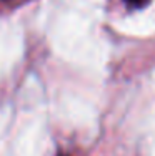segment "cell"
I'll return each instance as SVG.
<instances>
[{"mask_svg": "<svg viewBox=\"0 0 155 156\" xmlns=\"http://www.w3.org/2000/svg\"><path fill=\"white\" fill-rule=\"evenodd\" d=\"M124 2L128 7H132V9H142V7H145L149 3V0H124Z\"/></svg>", "mask_w": 155, "mask_h": 156, "instance_id": "obj_1", "label": "cell"}, {"mask_svg": "<svg viewBox=\"0 0 155 156\" xmlns=\"http://www.w3.org/2000/svg\"><path fill=\"white\" fill-rule=\"evenodd\" d=\"M57 156H68V154H65V153H58Z\"/></svg>", "mask_w": 155, "mask_h": 156, "instance_id": "obj_2", "label": "cell"}]
</instances>
